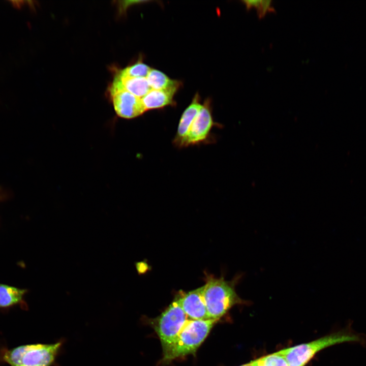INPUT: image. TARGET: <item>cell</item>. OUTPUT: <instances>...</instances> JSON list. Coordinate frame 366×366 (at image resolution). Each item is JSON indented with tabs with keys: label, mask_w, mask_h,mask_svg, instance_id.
<instances>
[{
	"label": "cell",
	"mask_w": 366,
	"mask_h": 366,
	"mask_svg": "<svg viewBox=\"0 0 366 366\" xmlns=\"http://www.w3.org/2000/svg\"><path fill=\"white\" fill-rule=\"evenodd\" d=\"M241 277L242 275L239 274L228 281L223 277H207L204 285V297L211 319L218 321L234 306L246 302L235 290V286Z\"/></svg>",
	"instance_id": "6da1fadb"
},
{
	"label": "cell",
	"mask_w": 366,
	"mask_h": 366,
	"mask_svg": "<svg viewBox=\"0 0 366 366\" xmlns=\"http://www.w3.org/2000/svg\"><path fill=\"white\" fill-rule=\"evenodd\" d=\"M62 346V342L22 345L3 350L0 357L11 366H51Z\"/></svg>",
	"instance_id": "7a4b0ae2"
},
{
	"label": "cell",
	"mask_w": 366,
	"mask_h": 366,
	"mask_svg": "<svg viewBox=\"0 0 366 366\" xmlns=\"http://www.w3.org/2000/svg\"><path fill=\"white\" fill-rule=\"evenodd\" d=\"M217 321L189 319L169 350L163 355L162 362L168 363L177 358L194 353Z\"/></svg>",
	"instance_id": "3957f363"
},
{
	"label": "cell",
	"mask_w": 366,
	"mask_h": 366,
	"mask_svg": "<svg viewBox=\"0 0 366 366\" xmlns=\"http://www.w3.org/2000/svg\"><path fill=\"white\" fill-rule=\"evenodd\" d=\"M359 341L358 336L342 331L280 351L286 358L289 366H304L318 352L327 347Z\"/></svg>",
	"instance_id": "277c9868"
},
{
	"label": "cell",
	"mask_w": 366,
	"mask_h": 366,
	"mask_svg": "<svg viewBox=\"0 0 366 366\" xmlns=\"http://www.w3.org/2000/svg\"><path fill=\"white\" fill-rule=\"evenodd\" d=\"M189 319L176 300L160 316L155 329L160 340L163 355L169 350Z\"/></svg>",
	"instance_id": "5b68a950"
},
{
	"label": "cell",
	"mask_w": 366,
	"mask_h": 366,
	"mask_svg": "<svg viewBox=\"0 0 366 366\" xmlns=\"http://www.w3.org/2000/svg\"><path fill=\"white\" fill-rule=\"evenodd\" d=\"M110 91L115 111L119 117L128 119L135 118L146 111L141 98L123 87L110 88Z\"/></svg>",
	"instance_id": "8992f818"
},
{
	"label": "cell",
	"mask_w": 366,
	"mask_h": 366,
	"mask_svg": "<svg viewBox=\"0 0 366 366\" xmlns=\"http://www.w3.org/2000/svg\"><path fill=\"white\" fill-rule=\"evenodd\" d=\"M204 289L203 286L188 293L182 292L176 300L189 319H211L206 307Z\"/></svg>",
	"instance_id": "52a82bcc"
},
{
	"label": "cell",
	"mask_w": 366,
	"mask_h": 366,
	"mask_svg": "<svg viewBox=\"0 0 366 366\" xmlns=\"http://www.w3.org/2000/svg\"><path fill=\"white\" fill-rule=\"evenodd\" d=\"M209 101H205L193 121L188 133L185 146L203 142L214 125Z\"/></svg>",
	"instance_id": "ba28073f"
},
{
	"label": "cell",
	"mask_w": 366,
	"mask_h": 366,
	"mask_svg": "<svg viewBox=\"0 0 366 366\" xmlns=\"http://www.w3.org/2000/svg\"><path fill=\"white\" fill-rule=\"evenodd\" d=\"M202 105L196 94L192 103L185 109L180 119L174 143L179 147L185 146V141L191 126L198 114Z\"/></svg>",
	"instance_id": "9c48e42d"
},
{
	"label": "cell",
	"mask_w": 366,
	"mask_h": 366,
	"mask_svg": "<svg viewBox=\"0 0 366 366\" xmlns=\"http://www.w3.org/2000/svg\"><path fill=\"white\" fill-rule=\"evenodd\" d=\"M179 86L166 89H151L141 98L145 110L158 109L172 105L173 97Z\"/></svg>",
	"instance_id": "30bf717a"
},
{
	"label": "cell",
	"mask_w": 366,
	"mask_h": 366,
	"mask_svg": "<svg viewBox=\"0 0 366 366\" xmlns=\"http://www.w3.org/2000/svg\"><path fill=\"white\" fill-rule=\"evenodd\" d=\"M114 79L123 88L140 98L151 89L146 78L130 77L121 75L118 73Z\"/></svg>",
	"instance_id": "8fae6325"
},
{
	"label": "cell",
	"mask_w": 366,
	"mask_h": 366,
	"mask_svg": "<svg viewBox=\"0 0 366 366\" xmlns=\"http://www.w3.org/2000/svg\"><path fill=\"white\" fill-rule=\"evenodd\" d=\"M26 291L25 289L0 284V308L9 307L20 302Z\"/></svg>",
	"instance_id": "7c38bea8"
},
{
	"label": "cell",
	"mask_w": 366,
	"mask_h": 366,
	"mask_svg": "<svg viewBox=\"0 0 366 366\" xmlns=\"http://www.w3.org/2000/svg\"><path fill=\"white\" fill-rule=\"evenodd\" d=\"M146 78L153 89H166L179 85L178 81L170 79L163 72L155 69H151Z\"/></svg>",
	"instance_id": "4fadbf2b"
},
{
	"label": "cell",
	"mask_w": 366,
	"mask_h": 366,
	"mask_svg": "<svg viewBox=\"0 0 366 366\" xmlns=\"http://www.w3.org/2000/svg\"><path fill=\"white\" fill-rule=\"evenodd\" d=\"M252 362L256 366H289L280 351L260 357Z\"/></svg>",
	"instance_id": "5bb4252c"
},
{
	"label": "cell",
	"mask_w": 366,
	"mask_h": 366,
	"mask_svg": "<svg viewBox=\"0 0 366 366\" xmlns=\"http://www.w3.org/2000/svg\"><path fill=\"white\" fill-rule=\"evenodd\" d=\"M242 2L248 10L252 8H255L257 15L260 18L268 12L275 11L271 4L272 1L270 0H247L243 1Z\"/></svg>",
	"instance_id": "9a60e30c"
},
{
	"label": "cell",
	"mask_w": 366,
	"mask_h": 366,
	"mask_svg": "<svg viewBox=\"0 0 366 366\" xmlns=\"http://www.w3.org/2000/svg\"><path fill=\"white\" fill-rule=\"evenodd\" d=\"M151 69L142 62L129 66L120 71L118 73L123 76L130 77L146 78Z\"/></svg>",
	"instance_id": "2e32d148"
},
{
	"label": "cell",
	"mask_w": 366,
	"mask_h": 366,
	"mask_svg": "<svg viewBox=\"0 0 366 366\" xmlns=\"http://www.w3.org/2000/svg\"><path fill=\"white\" fill-rule=\"evenodd\" d=\"M240 366H256L255 364H254L252 361L250 362L249 363L240 365Z\"/></svg>",
	"instance_id": "e0dca14e"
}]
</instances>
